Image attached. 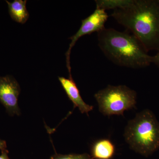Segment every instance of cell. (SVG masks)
Returning a JSON list of instances; mask_svg holds the SVG:
<instances>
[{"label": "cell", "mask_w": 159, "mask_h": 159, "mask_svg": "<svg viewBox=\"0 0 159 159\" xmlns=\"http://www.w3.org/2000/svg\"><path fill=\"white\" fill-rule=\"evenodd\" d=\"M132 32L145 50L159 51V0H132L111 14Z\"/></svg>", "instance_id": "1"}, {"label": "cell", "mask_w": 159, "mask_h": 159, "mask_svg": "<svg viewBox=\"0 0 159 159\" xmlns=\"http://www.w3.org/2000/svg\"><path fill=\"white\" fill-rule=\"evenodd\" d=\"M98 45L106 57L117 65L133 69L146 67L152 56L133 34L113 29L98 32Z\"/></svg>", "instance_id": "2"}, {"label": "cell", "mask_w": 159, "mask_h": 159, "mask_svg": "<svg viewBox=\"0 0 159 159\" xmlns=\"http://www.w3.org/2000/svg\"><path fill=\"white\" fill-rule=\"evenodd\" d=\"M124 137L132 149L148 156L159 148V122L151 111L145 110L129 121Z\"/></svg>", "instance_id": "3"}, {"label": "cell", "mask_w": 159, "mask_h": 159, "mask_svg": "<svg viewBox=\"0 0 159 159\" xmlns=\"http://www.w3.org/2000/svg\"><path fill=\"white\" fill-rule=\"evenodd\" d=\"M99 111L104 116L123 115L136 104L137 93L125 85H108L94 95Z\"/></svg>", "instance_id": "4"}, {"label": "cell", "mask_w": 159, "mask_h": 159, "mask_svg": "<svg viewBox=\"0 0 159 159\" xmlns=\"http://www.w3.org/2000/svg\"><path fill=\"white\" fill-rule=\"evenodd\" d=\"M109 17L108 14L104 9L96 8L94 12L88 17L81 21V25L76 34L70 37L71 42L68 50L66 53L67 67L69 75H71V66L70 64V54L72 48L80 37L90 34L94 32H99L105 28L104 25Z\"/></svg>", "instance_id": "5"}, {"label": "cell", "mask_w": 159, "mask_h": 159, "mask_svg": "<svg viewBox=\"0 0 159 159\" xmlns=\"http://www.w3.org/2000/svg\"><path fill=\"white\" fill-rule=\"evenodd\" d=\"M20 91L18 82L12 76H0V102L10 116L20 115L18 103Z\"/></svg>", "instance_id": "6"}, {"label": "cell", "mask_w": 159, "mask_h": 159, "mask_svg": "<svg viewBox=\"0 0 159 159\" xmlns=\"http://www.w3.org/2000/svg\"><path fill=\"white\" fill-rule=\"evenodd\" d=\"M58 80L67 96L74 104V108L78 107L81 113L88 115L89 113L93 110V107L87 104L84 101L72 76H69L68 79L64 77H58Z\"/></svg>", "instance_id": "7"}, {"label": "cell", "mask_w": 159, "mask_h": 159, "mask_svg": "<svg viewBox=\"0 0 159 159\" xmlns=\"http://www.w3.org/2000/svg\"><path fill=\"white\" fill-rule=\"evenodd\" d=\"M115 151V145L109 139H99L92 145L91 157L92 159H111Z\"/></svg>", "instance_id": "8"}, {"label": "cell", "mask_w": 159, "mask_h": 159, "mask_svg": "<svg viewBox=\"0 0 159 159\" xmlns=\"http://www.w3.org/2000/svg\"><path fill=\"white\" fill-rule=\"evenodd\" d=\"M6 2L11 19L20 24L25 23L29 17L26 7L27 0H15L11 2L6 1Z\"/></svg>", "instance_id": "9"}, {"label": "cell", "mask_w": 159, "mask_h": 159, "mask_svg": "<svg viewBox=\"0 0 159 159\" xmlns=\"http://www.w3.org/2000/svg\"><path fill=\"white\" fill-rule=\"evenodd\" d=\"M132 0H97L96 8L106 10L122 9L128 6Z\"/></svg>", "instance_id": "10"}, {"label": "cell", "mask_w": 159, "mask_h": 159, "mask_svg": "<svg viewBox=\"0 0 159 159\" xmlns=\"http://www.w3.org/2000/svg\"><path fill=\"white\" fill-rule=\"evenodd\" d=\"M51 159H92L91 156L87 153L82 154L61 155L55 154Z\"/></svg>", "instance_id": "11"}, {"label": "cell", "mask_w": 159, "mask_h": 159, "mask_svg": "<svg viewBox=\"0 0 159 159\" xmlns=\"http://www.w3.org/2000/svg\"><path fill=\"white\" fill-rule=\"evenodd\" d=\"M152 63H153L159 68V51L155 56H152Z\"/></svg>", "instance_id": "12"}, {"label": "cell", "mask_w": 159, "mask_h": 159, "mask_svg": "<svg viewBox=\"0 0 159 159\" xmlns=\"http://www.w3.org/2000/svg\"><path fill=\"white\" fill-rule=\"evenodd\" d=\"M9 152L7 149L2 150V153L0 155V159H10L8 156Z\"/></svg>", "instance_id": "13"}, {"label": "cell", "mask_w": 159, "mask_h": 159, "mask_svg": "<svg viewBox=\"0 0 159 159\" xmlns=\"http://www.w3.org/2000/svg\"><path fill=\"white\" fill-rule=\"evenodd\" d=\"M7 144L6 142L4 140L0 139V150H3L6 149Z\"/></svg>", "instance_id": "14"}]
</instances>
